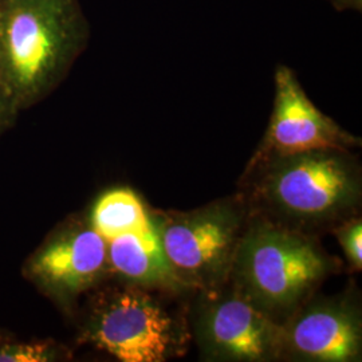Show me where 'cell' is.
Listing matches in <instances>:
<instances>
[{
    "instance_id": "5bb4252c",
    "label": "cell",
    "mask_w": 362,
    "mask_h": 362,
    "mask_svg": "<svg viewBox=\"0 0 362 362\" xmlns=\"http://www.w3.org/2000/svg\"><path fill=\"white\" fill-rule=\"evenodd\" d=\"M16 107V105L13 101V98L10 97L8 91L6 90L4 85L0 81V125L11 116L13 109Z\"/></svg>"
},
{
    "instance_id": "ba28073f",
    "label": "cell",
    "mask_w": 362,
    "mask_h": 362,
    "mask_svg": "<svg viewBox=\"0 0 362 362\" xmlns=\"http://www.w3.org/2000/svg\"><path fill=\"white\" fill-rule=\"evenodd\" d=\"M361 357L362 313L354 297L313 296L282 324L281 361L358 362Z\"/></svg>"
},
{
    "instance_id": "52a82bcc",
    "label": "cell",
    "mask_w": 362,
    "mask_h": 362,
    "mask_svg": "<svg viewBox=\"0 0 362 362\" xmlns=\"http://www.w3.org/2000/svg\"><path fill=\"white\" fill-rule=\"evenodd\" d=\"M274 78L275 98L270 122L248 165L302 152L351 151L361 146L358 137L342 129L311 103L291 69L278 66Z\"/></svg>"
},
{
    "instance_id": "8992f818",
    "label": "cell",
    "mask_w": 362,
    "mask_h": 362,
    "mask_svg": "<svg viewBox=\"0 0 362 362\" xmlns=\"http://www.w3.org/2000/svg\"><path fill=\"white\" fill-rule=\"evenodd\" d=\"M197 293L192 326L203 360L281 361L282 324L258 310L230 284Z\"/></svg>"
},
{
    "instance_id": "8fae6325",
    "label": "cell",
    "mask_w": 362,
    "mask_h": 362,
    "mask_svg": "<svg viewBox=\"0 0 362 362\" xmlns=\"http://www.w3.org/2000/svg\"><path fill=\"white\" fill-rule=\"evenodd\" d=\"M90 226L106 242L125 233L153 230L149 211L129 188H116L103 194L91 211Z\"/></svg>"
},
{
    "instance_id": "277c9868",
    "label": "cell",
    "mask_w": 362,
    "mask_h": 362,
    "mask_svg": "<svg viewBox=\"0 0 362 362\" xmlns=\"http://www.w3.org/2000/svg\"><path fill=\"white\" fill-rule=\"evenodd\" d=\"M149 214L170 269L189 291L214 290L228 282L233 255L250 218L242 194L191 211Z\"/></svg>"
},
{
    "instance_id": "6da1fadb",
    "label": "cell",
    "mask_w": 362,
    "mask_h": 362,
    "mask_svg": "<svg viewBox=\"0 0 362 362\" xmlns=\"http://www.w3.org/2000/svg\"><path fill=\"white\" fill-rule=\"evenodd\" d=\"M242 196L251 215L318 236L360 215L362 173L350 151L321 149L247 165Z\"/></svg>"
},
{
    "instance_id": "3957f363",
    "label": "cell",
    "mask_w": 362,
    "mask_h": 362,
    "mask_svg": "<svg viewBox=\"0 0 362 362\" xmlns=\"http://www.w3.org/2000/svg\"><path fill=\"white\" fill-rule=\"evenodd\" d=\"M88 39L79 0H0V81L16 107L54 86Z\"/></svg>"
},
{
    "instance_id": "7a4b0ae2",
    "label": "cell",
    "mask_w": 362,
    "mask_h": 362,
    "mask_svg": "<svg viewBox=\"0 0 362 362\" xmlns=\"http://www.w3.org/2000/svg\"><path fill=\"white\" fill-rule=\"evenodd\" d=\"M339 270V260L317 236L250 214L227 284L272 321L284 324Z\"/></svg>"
},
{
    "instance_id": "7c38bea8",
    "label": "cell",
    "mask_w": 362,
    "mask_h": 362,
    "mask_svg": "<svg viewBox=\"0 0 362 362\" xmlns=\"http://www.w3.org/2000/svg\"><path fill=\"white\" fill-rule=\"evenodd\" d=\"M336 235L341 250L354 272L362 270V219L353 216L339 223L332 230Z\"/></svg>"
},
{
    "instance_id": "30bf717a",
    "label": "cell",
    "mask_w": 362,
    "mask_h": 362,
    "mask_svg": "<svg viewBox=\"0 0 362 362\" xmlns=\"http://www.w3.org/2000/svg\"><path fill=\"white\" fill-rule=\"evenodd\" d=\"M107 263L129 285L151 291L189 293L170 269L155 230L125 233L109 240Z\"/></svg>"
},
{
    "instance_id": "9a60e30c",
    "label": "cell",
    "mask_w": 362,
    "mask_h": 362,
    "mask_svg": "<svg viewBox=\"0 0 362 362\" xmlns=\"http://www.w3.org/2000/svg\"><path fill=\"white\" fill-rule=\"evenodd\" d=\"M338 11H346V10H356L361 11L362 0H329Z\"/></svg>"
},
{
    "instance_id": "5b68a950",
    "label": "cell",
    "mask_w": 362,
    "mask_h": 362,
    "mask_svg": "<svg viewBox=\"0 0 362 362\" xmlns=\"http://www.w3.org/2000/svg\"><path fill=\"white\" fill-rule=\"evenodd\" d=\"M185 325L151 290L130 285L105 298L91 318L88 339L122 362H164L181 354Z\"/></svg>"
},
{
    "instance_id": "9c48e42d",
    "label": "cell",
    "mask_w": 362,
    "mask_h": 362,
    "mask_svg": "<svg viewBox=\"0 0 362 362\" xmlns=\"http://www.w3.org/2000/svg\"><path fill=\"white\" fill-rule=\"evenodd\" d=\"M107 269V242L91 226H78L45 247L31 272L57 294L74 297L95 285Z\"/></svg>"
},
{
    "instance_id": "4fadbf2b",
    "label": "cell",
    "mask_w": 362,
    "mask_h": 362,
    "mask_svg": "<svg viewBox=\"0 0 362 362\" xmlns=\"http://www.w3.org/2000/svg\"><path fill=\"white\" fill-rule=\"evenodd\" d=\"M54 353L46 345H15L0 351V362L50 361Z\"/></svg>"
}]
</instances>
